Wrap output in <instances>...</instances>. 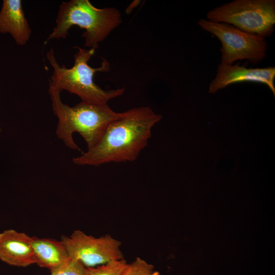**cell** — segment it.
Returning a JSON list of instances; mask_svg holds the SVG:
<instances>
[{
	"label": "cell",
	"mask_w": 275,
	"mask_h": 275,
	"mask_svg": "<svg viewBox=\"0 0 275 275\" xmlns=\"http://www.w3.org/2000/svg\"><path fill=\"white\" fill-rule=\"evenodd\" d=\"M149 107L122 112L110 122L96 145L72 159L79 166H99L110 162L133 161L147 146L153 126L161 119Z\"/></svg>",
	"instance_id": "6da1fadb"
},
{
	"label": "cell",
	"mask_w": 275,
	"mask_h": 275,
	"mask_svg": "<svg viewBox=\"0 0 275 275\" xmlns=\"http://www.w3.org/2000/svg\"><path fill=\"white\" fill-rule=\"evenodd\" d=\"M48 93L53 114L58 119V137L71 149L80 151L73 134L78 133L86 142L88 150L94 147L108 124L121 113L113 111L108 104H95L81 101L73 106L62 102L60 92L49 87Z\"/></svg>",
	"instance_id": "7a4b0ae2"
},
{
	"label": "cell",
	"mask_w": 275,
	"mask_h": 275,
	"mask_svg": "<svg viewBox=\"0 0 275 275\" xmlns=\"http://www.w3.org/2000/svg\"><path fill=\"white\" fill-rule=\"evenodd\" d=\"M75 48L78 51L74 55V65L70 68L58 64L52 48L47 52V59L53 69L49 87L60 92L66 90L77 95L81 101L95 104H107L112 99L123 95L124 88L105 90L94 81L96 72L110 70V63L107 60L103 59L99 67L92 68L89 65L88 61L95 49Z\"/></svg>",
	"instance_id": "3957f363"
},
{
	"label": "cell",
	"mask_w": 275,
	"mask_h": 275,
	"mask_svg": "<svg viewBox=\"0 0 275 275\" xmlns=\"http://www.w3.org/2000/svg\"><path fill=\"white\" fill-rule=\"evenodd\" d=\"M122 22L120 11L114 7L98 8L89 0L63 2L60 6L56 26L46 40L65 38L70 28L76 25L84 29L81 36L85 46L97 49L103 41Z\"/></svg>",
	"instance_id": "277c9868"
},
{
	"label": "cell",
	"mask_w": 275,
	"mask_h": 275,
	"mask_svg": "<svg viewBox=\"0 0 275 275\" xmlns=\"http://www.w3.org/2000/svg\"><path fill=\"white\" fill-rule=\"evenodd\" d=\"M208 20L224 23L263 38L272 35L275 24L274 0H235L207 14Z\"/></svg>",
	"instance_id": "5b68a950"
},
{
	"label": "cell",
	"mask_w": 275,
	"mask_h": 275,
	"mask_svg": "<svg viewBox=\"0 0 275 275\" xmlns=\"http://www.w3.org/2000/svg\"><path fill=\"white\" fill-rule=\"evenodd\" d=\"M199 26L216 36L222 43L221 64L231 65L237 60L255 63L266 55L267 43L259 35L243 31L233 25L201 19Z\"/></svg>",
	"instance_id": "8992f818"
},
{
	"label": "cell",
	"mask_w": 275,
	"mask_h": 275,
	"mask_svg": "<svg viewBox=\"0 0 275 275\" xmlns=\"http://www.w3.org/2000/svg\"><path fill=\"white\" fill-rule=\"evenodd\" d=\"M64 243L71 259L85 267H93L123 259L121 243L109 235L95 237L83 231H74L69 236H63Z\"/></svg>",
	"instance_id": "52a82bcc"
},
{
	"label": "cell",
	"mask_w": 275,
	"mask_h": 275,
	"mask_svg": "<svg viewBox=\"0 0 275 275\" xmlns=\"http://www.w3.org/2000/svg\"><path fill=\"white\" fill-rule=\"evenodd\" d=\"M275 68H248L239 64H219L215 78L210 84L208 92L214 94L219 90L237 82L252 81L267 85L275 95Z\"/></svg>",
	"instance_id": "ba28073f"
},
{
	"label": "cell",
	"mask_w": 275,
	"mask_h": 275,
	"mask_svg": "<svg viewBox=\"0 0 275 275\" xmlns=\"http://www.w3.org/2000/svg\"><path fill=\"white\" fill-rule=\"evenodd\" d=\"M0 260L17 267L36 263L32 237L13 229L0 233Z\"/></svg>",
	"instance_id": "9c48e42d"
},
{
	"label": "cell",
	"mask_w": 275,
	"mask_h": 275,
	"mask_svg": "<svg viewBox=\"0 0 275 275\" xmlns=\"http://www.w3.org/2000/svg\"><path fill=\"white\" fill-rule=\"evenodd\" d=\"M0 32L10 33L19 45L28 41L31 30L20 0H4L0 11Z\"/></svg>",
	"instance_id": "30bf717a"
},
{
	"label": "cell",
	"mask_w": 275,
	"mask_h": 275,
	"mask_svg": "<svg viewBox=\"0 0 275 275\" xmlns=\"http://www.w3.org/2000/svg\"><path fill=\"white\" fill-rule=\"evenodd\" d=\"M32 245L36 264L40 267L51 270L70 259L61 240L33 236Z\"/></svg>",
	"instance_id": "8fae6325"
},
{
	"label": "cell",
	"mask_w": 275,
	"mask_h": 275,
	"mask_svg": "<svg viewBox=\"0 0 275 275\" xmlns=\"http://www.w3.org/2000/svg\"><path fill=\"white\" fill-rule=\"evenodd\" d=\"M128 263L123 258L93 267H86V275H123Z\"/></svg>",
	"instance_id": "7c38bea8"
},
{
	"label": "cell",
	"mask_w": 275,
	"mask_h": 275,
	"mask_svg": "<svg viewBox=\"0 0 275 275\" xmlns=\"http://www.w3.org/2000/svg\"><path fill=\"white\" fill-rule=\"evenodd\" d=\"M123 275H160V273L152 264L137 257L132 263L127 264Z\"/></svg>",
	"instance_id": "4fadbf2b"
},
{
	"label": "cell",
	"mask_w": 275,
	"mask_h": 275,
	"mask_svg": "<svg viewBox=\"0 0 275 275\" xmlns=\"http://www.w3.org/2000/svg\"><path fill=\"white\" fill-rule=\"evenodd\" d=\"M86 267L71 258L60 266L50 270V275H86Z\"/></svg>",
	"instance_id": "5bb4252c"
}]
</instances>
